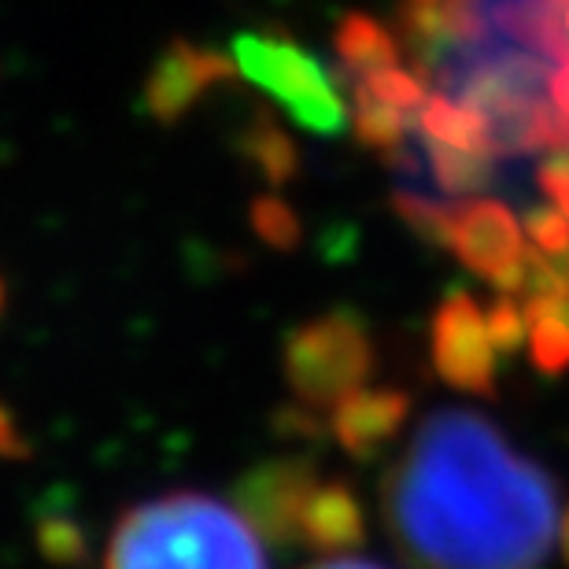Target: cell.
<instances>
[{
    "instance_id": "cell-1",
    "label": "cell",
    "mask_w": 569,
    "mask_h": 569,
    "mask_svg": "<svg viewBox=\"0 0 569 569\" xmlns=\"http://www.w3.org/2000/svg\"><path fill=\"white\" fill-rule=\"evenodd\" d=\"M381 518L415 569H540L562 537L559 488L488 418H426L381 488Z\"/></svg>"
},
{
    "instance_id": "cell-2",
    "label": "cell",
    "mask_w": 569,
    "mask_h": 569,
    "mask_svg": "<svg viewBox=\"0 0 569 569\" xmlns=\"http://www.w3.org/2000/svg\"><path fill=\"white\" fill-rule=\"evenodd\" d=\"M104 569H267V555L241 510L178 492L122 515Z\"/></svg>"
},
{
    "instance_id": "cell-3",
    "label": "cell",
    "mask_w": 569,
    "mask_h": 569,
    "mask_svg": "<svg viewBox=\"0 0 569 569\" xmlns=\"http://www.w3.org/2000/svg\"><path fill=\"white\" fill-rule=\"evenodd\" d=\"M373 370V345L359 315L329 311L289 333L284 378L296 400L307 407L337 411L348 396L367 385Z\"/></svg>"
},
{
    "instance_id": "cell-4",
    "label": "cell",
    "mask_w": 569,
    "mask_h": 569,
    "mask_svg": "<svg viewBox=\"0 0 569 569\" xmlns=\"http://www.w3.org/2000/svg\"><path fill=\"white\" fill-rule=\"evenodd\" d=\"M233 63L244 78H252L270 97H278L303 130L326 133V138L345 133L348 111L345 100L337 97L333 78L292 38H284V33H237Z\"/></svg>"
},
{
    "instance_id": "cell-5",
    "label": "cell",
    "mask_w": 569,
    "mask_h": 569,
    "mask_svg": "<svg viewBox=\"0 0 569 569\" xmlns=\"http://www.w3.org/2000/svg\"><path fill=\"white\" fill-rule=\"evenodd\" d=\"M448 248L473 274L496 284V292L521 296L526 284V241L521 226L499 200L451 203L448 214Z\"/></svg>"
},
{
    "instance_id": "cell-6",
    "label": "cell",
    "mask_w": 569,
    "mask_h": 569,
    "mask_svg": "<svg viewBox=\"0 0 569 569\" xmlns=\"http://www.w3.org/2000/svg\"><path fill=\"white\" fill-rule=\"evenodd\" d=\"M496 340L470 292H455L432 318V367L448 385L473 396L496 392Z\"/></svg>"
},
{
    "instance_id": "cell-7",
    "label": "cell",
    "mask_w": 569,
    "mask_h": 569,
    "mask_svg": "<svg viewBox=\"0 0 569 569\" xmlns=\"http://www.w3.org/2000/svg\"><path fill=\"white\" fill-rule=\"evenodd\" d=\"M237 78V63L226 60L222 52L197 49L189 41H170L152 71L144 78V111L159 127H174L197 108L203 93H211L214 86H226Z\"/></svg>"
},
{
    "instance_id": "cell-8",
    "label": "cell",
    "mask_w": 569,
    "mask_h": 569,
    "mask_svg": "<svg viewBox=\"0 0 569 569\" xmlns=\"http://www.w3.org/2000/svg\"><path fill=\"white\" fill-rule=\"evenodd\" d=\"M407 411H411V400L400 389H359L333 411V432L340 448L367 459L400 432Z\"/></svg>"
},
{
    "instance_id": "cell-9",
    "label": "cell",
    "mask_w": 569,
    "mask_h": 569,
    "mask_svg": "<svg viewBox=\"0 0 569 569\" xmlns=\"http://www.w3.org/2000/svg\"><path fill=\"white\" fill-rule=\"evenodd\" d=\"M359 540H362V515L356 496L337 481H315L300 515H296L292 543H307V548L329 555H345Z\"/></svg>"
},
{
    "instance_id": "cell-10",
    "label": "cell",
    "mask_w": 569,
    "mask_h": 569,
    "mask_svg": "<svg viewBox=\"0 0 569 569\" xmlns=\"http://www.w3.org/2000/svg\"><path fill=\"white\" fill-rule=\"evenodd\" d=\"M418 127H422L429 141L462 148V152H481L492 159L499 156L496 130L485 111L462 104V100H455V97H443V93L426 97V104L418 108Z\"/></svg>"
},
{
    "instance_id": "cell-11",
    "label": "cell",
    "mask_w": 569,
    "mask_h": 569,
    "mask_svg": "<svg viewBox=\"0 0 569 569\" xmlns=\"http://www.w3.org/2000/svg\"><path fill=\"white\" fill-rule=\"evenodd\" d=\"M333 49L351 78H367L373 71H385V67H396V60H400V49H396L392 33L385 30L378 19L362 16V11H348V16L337 22Z\"/></svg>"
},
{
    "instance_id": "cell-12",
    "label": "cell",
    "mask_w": 569,
    "mask_h": 569,
    "mask_svg": "<svg viewBox=\"0 0 569 569\" xmlns=\"http://www.w3.org/2000/svg\"><path fill=\"white\" fill-rule=\"evenodd\" d=\"M237 152H241L270 186H289V181L300 174V148H296V141L267 116V111L241 130Z\"/></svg>"
},
{
    "instance_id": "cell-13",
    "label": "cell",
    "mask_w": 569,
    "mask_h": 569,
    "mask_svg": "<svg viewBox=\"0 0 569 569\" xmlns=\"http://www.w3.org/2000/svg\"><path fill=\"white\" fill-rule=\"evenodd\" d=\"M426 167L432 181L440 186V192L448 197H470V192H481L496 181V159L481 156V152H462V148L440 144L426 138Z\"/></svg>"
},
{
    "instance_id": "cell-14",
    "label": "cell",
    "mask_w": 569,
    "mask_h": 569,
    "mask_svg": "<svg viewBox=\"0 0 569 569\" xmlns=\"http://www.w3.org/2000/svg\"><path fill=\"white\" fill-rule=\"evenodd\" d=\"M351 100H356L351 130H356V141L362 148H373V152L389 156L392 148H400L407 141V111L385 104V100L373 97L362 82H351Z\"/></svg>"
},
{
    "instance_id": "cell-15",
    "label": "cell",
    "mask_w": 569,
    "mask_h": 569,
    "mask_svg": "<svg viewBox=\"0 0 569 569\" xmlns=\"http://www.w3.org/2000/svg\"><path fill=\"white\" fill-rule=\"evenodd\" d=\"M392 208L418 237H426V241H432V244H448L451 203L432 200L418 181H403V186L392 192Z\"/></svg>"
},
{
    "instance_id": "cell-16",
    "label": "cell",
    "mask_w": 569,
    "mask_h": 569,
    "mask_svg": "<svg viewBox=\"0 0 569 569\" xmlns=\"http://www.w3.org/2000/svg\"><path fill=\"white\" fill-rule=\"evenodd\" d=\"M252 230L263 237L278 252H292L303 241V226L296 219V211L278 197H256L252 200Z\"/></svg>"
},
{
    "instance_id": "cell-17",
    "label": "cell",
    "mask_w": 569,
    "mask_h": 569,
    "mask_svg": "<svg viewBox=\"0 0 569 569\" xmlns=\"http://www.w3.org/2000/svg\"><path fill=\"white\" fill-rule=\"evenodd\" d=\"M351 82H362L373 97L385 100V104L407 111V116L422 108L426 97H429L422 78H415L411 71H400V67H385V71H373L367 78H351Z\"/></svg>"
},
{
    "instance_id": "cell-18",
    "label": "cell",
    "mask_w": 569,
    "mask_h": 569,
    "mask_svg": "<svg viewBox=\"0 0 569 569\" xmlns=\"http://www.w3.org/2000/svg\"><path fill=\"white\" fill-rule=\"evenodd\" d=\"M488 318V333H492L499 356H510V351H518L521 345L529 340V318H526V307L515 303V296H503L499 292L492 307L485 311Z\"/></svg>"
},
{
    "instance_id": "cell-19",
    "label": "cell",
    "mask_w": 569,
    "mask_h": 569,
    "mask_svg": "<svg viewBox=\"0 0 569 569\" xmlns=\"http://www.w3.org/2000/svg\"><path fill=\"white\" fill-rule=\"evenodd\" d=\"M526 233L532 237V248H540L543 256L551 259L569 256V219L559 208H529Z\"/></svg>"
},
{
    "instance_id": "cell-20",
    "label": "cell",
    "mask_w": 569,
    "mask_h": 569,
    "mask_svg": "<svg viewBox=\"0 0 569 569\" xmlns=\"http://www.w3.org/2000/svg\"><path fill=\"white\" fill-rule=\"evenodd\" d=\"M307 569H385V566H373L367 559H351V555H333V559H326L318 566H307Z\"/></svg>"
},
{
    "instance_id": "cell-21",
    "label": "cell",
    "mask_w": 569,
    "mask_h": 569,
    "mask_svg": "<svg viewBox=\"0 0 569 569\" xmlns=\"http://www.w3.org/2000/svg\"><path fill=\"white\" fill-rule=\"evenodd\" d=\"M559 540H562V551H566V559H569V515L562 518V537Z\"/></svg>"
},
{
    "instance_id": "cell-22",
    "label": "cell",
    "mask_w": 569,
    "mask_h": 569,
    "mask_svg": "<svg viewBox=\"0 0 569 569\" xmlns=\"http://www.w3.org/2000/svg\"><path fill=\"white\" fill-rule=\"evenodd\" d=\"M0 303H4V284H0Z\"/></svg>"
}]
</instances>
